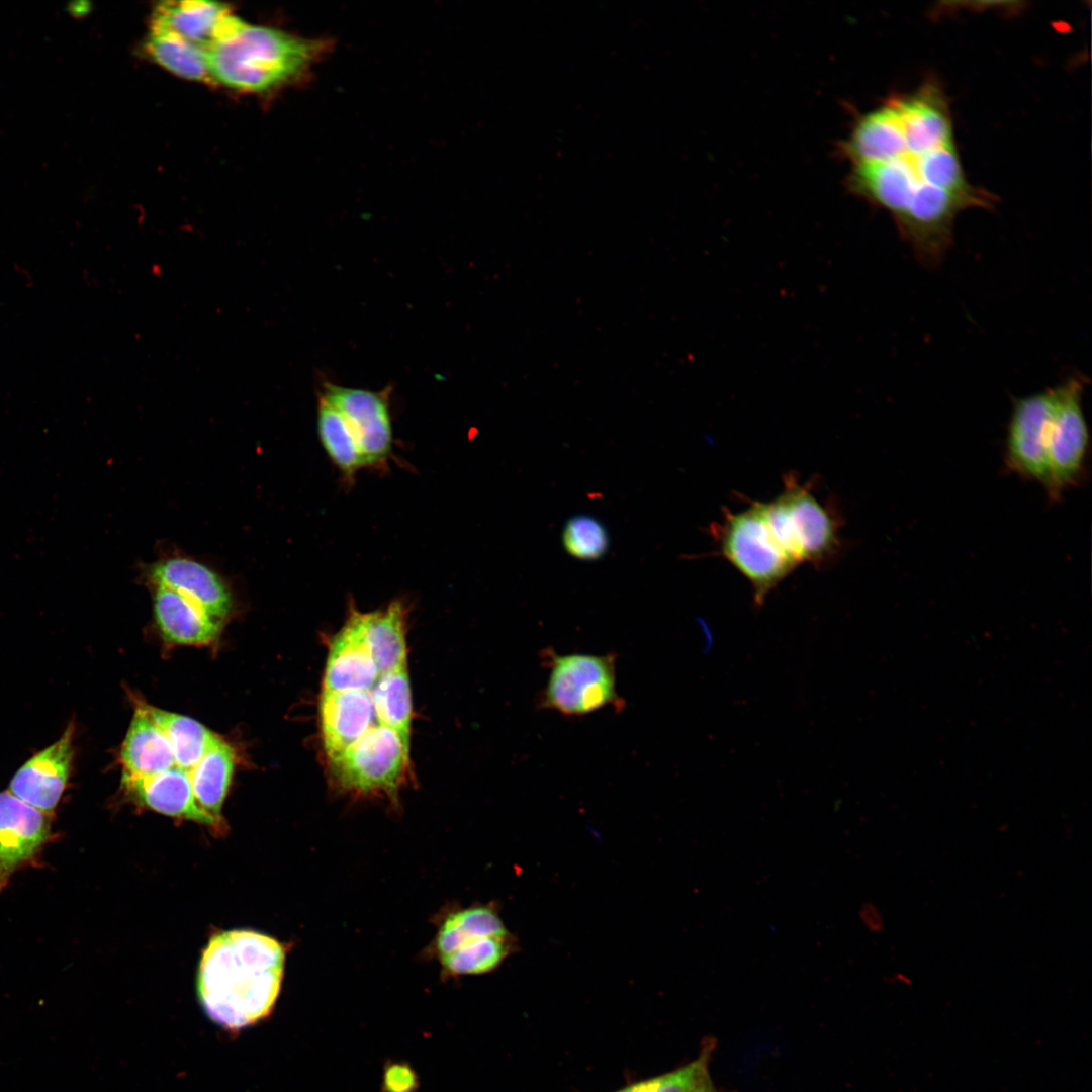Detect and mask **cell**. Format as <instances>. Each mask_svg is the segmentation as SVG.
Masks as SVG:
<instances>
[{
	"mask_svg": "<svg viewBox=\"0 0 1092 1092\" xmlns=\"http://www.w3.org/2000/svg\"><path fill=\"white\" fill-rule=\"evenodd\" d=\"M856 194L887 210L917 258L936 266L952 243L956 217L990 208L958 151L949 103L937 81L888 98L864 114L844 146Z\"/></svg>",
	"mask_w": 1092,
	"mask_h": 1092,
	"instance_id": "cell-1",
	"label": "cell"
},
{
	"mask_svg": "<svg viewBox=\"0 0 1092 1092\" xmlns=\"http://www.w3.org/2000/svg\"><path fill=\"white\" fill-rule=\"evenodd\" d=\"M1083 390V380L1077 377L1056 387V405L1046 437V493L1053 500L1079 485L1087 470L1090 436L1082 405Z\"/></svg>",
	"mask_w": 1092,
	"mask_h": 1092,
	"instance_id": "cell-8",
	"label": "cell"
},
{
	"mask_svg": "<svg viewBox=\"0 0 1092 1092\" xmlns=\"http://www.w3.org/2000/svg\"><path fill=\"white\" fill-rule=\"evenodd\" d=\"M326 49L323 40L250 25L230 13L206 52V63L214 83L261 92L298 78Z\"/></svg>",
	"mask_w": 1092,
	"mask_h": 1092,
	"instance_id": "cell-3",
	"label": "cell"
},
{
	"mask_svg": "<svg viewBox=\"0 0 1092 1092\" xmlns=\"http://www.w3.org/2000/svg\"><path fill=\"white\" fill-rule=\"evenodd\" d=\"M328 760L332 782L341 792L395 802L411 770L410 742L377 725Z\"/></svg>",
	"mask_w": 1092,
	"mask_h": 1092,
	"instance_id": "cell-7",
	"label": "cell"
},
{
	"mask_svg": "<svg viewBox=\"0 0 1092 1092\" xmlns=\"http://www.w3.org/2000/svg\"><path fill=\"white\" fill-rule=\"evenodd\" d=\"M344 417L366 467L386 465L392 452V425L387 391H370L327 383L322 395Z\"/></svg>",
	"mask_w": 1092,
	"mask_h": 1092,
	"instance_id": "cell-10",
	"label": "cell"
},
{
	"mask_svg": "<svg viewBox=\"0 0 1092 1092\" xmlns=\"http://www.w3.org/2000/svg\"><path fill=\"white\" fill-rule=\"evenodd\" d=\"M658 1077L628 1086L617 1092H660Z\"/></svg>",
	"mask_w": 1092,
	"mask_h": 1092,
	"instance_id": "cell-29",
	"label": "cell"
},
{
	"mask_svg": "<svg viewBox=\"0 0 1092 1092\" xmlns=\"http://www.w3.org/2000/svg\"><path fill=\"white\" fill-rule=\"evenodd\" d=\"M235 763L234 748L219 738L189 772L197 804L216 821L218 826Z\"/></svg>",
	"mask_w": 1092,
	"mask_h": 1092,
	"instance_id": "cell-22",
	"label": "cell"
},
{
	"mask_svg": "<svg viewBox=\"0 0 1092 1092\" xmlns=\"http://www.w3.org/2000/svg\"><path fill=\"white\" fill-rule=\"evenodd\" d=\"M692 1092H715L709 1074H707Z\"/></svg>",
	"mask_w": 1092,
	"mask_h": 1092,
	"instance_id": "cell-30",
	"label": "cell"
},
{
	"mask_svg": "<svg viewBox=\"0 0 1092 1092\" xmlns=\"http://www.w3.org/2000/svg\"><path fill=\"white\" fill-rule=\"evenodd\" d=\"M419 1079L415 1070L404 1062L389 1063L384 1068L383 1092H415Z\"/></svg>",
	"mask_w": 1092,
	"mask_h": 1092,
	"instance_id": "cell-28",
	"label": "cell"
},
{
	"mask_svg": "<svg viewBox=\"0 0 1092 1092\" xmlns=\"http://www.w3.org/2000/svg\"><path fill=\"white\" fill-rule=\"evenodd\" d=\"M764 507L778 544L796 566H820L839 549V518L793 472L785 475L783 491Z\"/></svg>",
	"mask_w": 1092,
	"mask_h": 1092,
	"instance_id": "cell-4",
	"label": "cell"
},
{
	"mask_svg": "<svg viewBox=\"0 0 1092 1092\" xmlns=\"http://www.w3.org/2000/svg\"><path fill=\"white\" fill-rule=\"evenodd\" d=\"M154 617L165 641L178 645H205L215 640L220 622L184 596L154 586Z\"/></svg>",
	"mask_w": 1092,
	"mask_h": 1092,
	"instance_id": "cell-18",
	"label": "cell"
},
{
	"mask_svg": "<svg viewBox=\"0 0 1092 1092\" xmlns=\"http://www.w3.org/2000/svg\"><path fill=\"white\" fill-rule=\"evenodd\" d=\"M141 704L167 736L175 763L183 770L190 772L220 738L194 719Z\"/></svg>",
	"mask_w": 1092,
	"mask_h": 1092,
	"instance_id": "cell-23",
	"label": "cell"
},
{
	"mask_svg": "<svg viewBox=\"0 0 1092 1092\" xmlns=\"http://www.w3.org/2000/svg\"><path fill=\"white\" fill-rule=\"evenodd\" d=\"M122 785L141 804L159 813L209 826L216 821L197 804L189 772L174 766L150 778L122 777Z\"/></svg>",
	"mask_w": 1092,
	"mask_h": 1092,
	"instance_id": "cell-17",
	"label": "cell"
},
{
	"mask_svg": "<svg viewBox=\"0 0 1092 1092\" xmlns=\"http://www.w3.org/2000/svg\"><path fill=\"white\" fill-rule=\"evenodd\" d=\"M381 674L355 627L347 619L332 638L323 690L370 691Z\"/></svg>",
	"mask_w": 1092,
	"mask_h": 1092,
	"instance_id": "cell-19",
	"label": "cell"
},
{
	"mask_svg": "<svg viewBox=\"0 0 1092 1092\" xmlns=\"http://www.w3.org/2000/svg\"><path fill=\"white\" fill-rule=\"evenodd\" d=\"M712 529L720 555L749 581L758 608L797 567L770 530L764 502L750 500L747 508L737 512L725 510L722 522Z\"/></svg>",
	"mask_w": 1092,
	"mask_h": 1092,
	"instance_id": "cell-5",
	"label": "cell"
},
{
	"mask_svg": "<svg viewBox=\"0 0 1092 1092\" xmlns=\"http://www.w3.org/2000/svg\"><path fill=\"white\" fill-rule=\"evenodd\" d=\"M52 815L0 792V893L13 874L34 864L52 835Z\"/></svg>",
	"mask_w": 1092,
	"mask_h": 1092,
	"instance_id": "cell-11",
	"label": "cell"
},
{
	"mask_svg": "<svg viewBox=\"0 0 1092 1092\" xmlns=\"http://www.w3.org/2000/svg\"><path fill=\"white\" fill-rule=\"evenodd\" d=\"M370 694L379 725L410 742L413 704L406 666L380 675Z\"/></svg>",
	"mask_w": 1092,
	"mask_h": 1092,
	"instance_id": "cell-26",
	"label": "cell"
},
{
	"mask_svg": "<svg viewBox=\"0 0 1092 1092\" xmlns=\"http://www.w3.org/2000/svg\"><path fill=\"white\" fill-rule=\"evenodd\" d=\"M405 607L399 601L373 612L351 608L348 620L357 630L382 675L406 666Z\"/></svg>",
	"mask_w": 1092,
	"mask_h": 1092,
	"instance_id": "cell-16",
	"label": "cell"
},
{
	"mask_svg": "<svg viewBox=\"0 0 1092 1092\" xmlns=\"http://www.w3.org/2000/svg\"><path fill=\"white\" fill-rule=\"evenodd\" d=\"M317 433L325 452L345 479H353L359 470L366 468L346 420L323 396L317 406Z\"/></svg>",
	"mask_w": 1092,
	"mask_h": 1092,
	"instance_id": "cell-25",
	"label": "cell"
},
{
	"mask_svg": "<svg viewBox=\"0 0 1092 1092\" xmlns=\"http://www.w3.org/2000/svg\"><path fill=\"white\" fill-rule=\"evenodd\" d=\"M1056 387L1014 401L1008 422L1004 460L1020 477L1050 485L1046 437L1056 405Z\"/></svg>",
	"mask_w": 1092,
	"mask_h": 1092,
	"instance_id": "cell-9",
	"label": "cell"
},
{
	"mask_svg": "<svg viewBox=\"0 0 1092 1092\" xmlns=\"http://www.w3.org/2000/svg\"><path fill=\"white\" fill-rule=\"evenodd\" d=\"M146 574L153 586L184 596L218 620L232 610V595L225 582L197 560L183 556L164 558L149 566Z\"/></svg>",
	"mask_w": 1092,
	"mask_h": 1092,
	"instance_id": "cell-14",
	"label": "cell"
},
{
	"mask_svg": "<svg viewBox=\"0 0 1092 1092\" xmlns=\"http://www.w3.org/2000/svg\"><path fill=\"white\" fill-rule=\"evenodd\" d=\"M145 49L156 63L179 77L214 83L207 67L206 53L169 31L151 27Z\"/></svg>",
	"mask_w": 1092,
	"mask_h": 1092,
	"instance_id": "cell-24",
	"label": "cell"
},
{
	"mask_svg": "<svg viewBox=\"0 0 1092 1092\" xmlns=\"http://www.w3.org/2000/svg\"><path fill=\"white\" fill-rule=\"evenodd\" d=\"M74 726L29 758L13 776L9 791L30 806L52 815L69 782L74 756Z\"/></svg>",
	"mask_w": 1092,
	"mask_h": 1092,
	"instance_id": "cell-13",
	"label": "cell"
},
{
	"mask_svg": "<svg viewBox=\"0 0 1092 1092\" xmlns=\"http://www.w3.org/2000/svg\"><path fill=\"white\" fill-rule=\"evenodd\" d=\"M562 542L565 550L574 558L596 560L607 552L609 535L598 519L588 515H576L566 522Z\"/></svg>",
	"mask_w": 1092,
	"mask_h": 1092,
	"instance_id": "cell-27",
	"label": "cell"
},
{
	"mask_svg": "<svg viewBox=\"0 0 1092 1092\" xmlns=\"http://www.w3.org/2000/svg\"><path fill=\"white\" fill-rule=\"evenodd\" d=\"M120 761L125 778H150L177 766L167 736L140 702L121 746Z\"/></svg>",
	"mask_w": 1092,
	"mask_h": 1092,
	"instance_id": "cell-20",
	"label": "cell"
},
{
	"mask_svg": "<svg viewBox=\"0 0 1092 1092\" xmlns=\"http://www.w3.org/2000/svg\"><path fill=\"white\" fill-rule=\"evenodd\" d=\"M318 715L324 751L327 758L339 754L379 725L370 691L323 690Z\"/></svg>",
	"mask_w": 1092,
	"mask_h": 1092,
	"instance_id": "cell-15",
	"label": "cell"
},
{
	"mask_svg": "<svg viewBox=\"0 0 1092 1092\" xmlns=\"http://www.w3.org/2000/svg\"><path fill=\"white\" fill-rule=\"evenodd\" d=\"M229 13V6L218 2L164 1L154 8L151 27L169 31L206 53Z\"/></svg>",
	"mask_w": 1092,
	"mask_h": 1092,
	"instance_id": "cell-21",
	"label": "cell"
},
{
	"mask_svg": "<svg viewBox=\"0 0 1092 1092\" xmlns=\"http://www.w3.org/2000/svg\"><path fill=\"white\" fill-rule=\"evenodd\" d=\"M548 679L539 698L541 709L568 717L584 716L605 708L621 712L625 701L616 687L615 653L559 654L552 648L541 653Z\"/></svg>",
	"mask_w": 1092,
	"mask_h": 1092,
	"instance_id": "cell-6",
	"label": "cell"
},
{
	"mask_svg": "<svg viewBox=\"0 0 1092 1092\" xmlns=\"http://www.w3.org/2000/svg\"><path fill=\"white\" fill-rule=\"evenodd\" d=\"M512 946L510 934L488 936L470 923L451 921L437 929L430 949L445 976L457 977L492 971Z\"/></svg>",
	"mask_w": 1092,
	"mask_h": 1092,
	"instance_id": "cell-12",
	"label": "cell"
},
{
	"mask_svg": "<svg viewBox=\"0 0 1092 1092\" xmlns=\"http://www.w3.org/2000/svg\"><path fill=\"white\" fill-rule=\"evenodd\" d=\"M285 949L249 930L214 935L202 953L197 994L208 1018L237 1033L273 1010L283 979Z\"/></svg>",
	"mask_w": 1092,
	"mask_h": 1092,
	"instance_id": "cell-2",
	"label": "cell"
}]
</instances>
